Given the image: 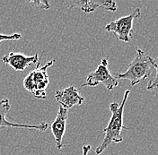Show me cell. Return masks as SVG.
<instances>
[{"instance_id":"9","label":"cell","mask_w":158,"mask_h":155,"mask_svg":"<svg viewBox=\"0 0 158 155\" xmlns=\"http://www.w3.org/2000/svg\"><path fill=\"white\" fill-rule=\"evenodd\" d=\"M68 116H69L68 109L59 107L58 109L57 116L54 119V121L52 122L51 126H50L51 133L54 136L56 148L59 151H60L65 146L62 143V140H63V136L66 132V124H67Z\"/></svg>"},{"instance_id":"5","label":"cell","mask_w":158,"mask_h":155,"mask_svg":"<svg viewBox=\"0 0 158 155\" xmlns=\"http://www.w3.org/2000/svg\"><path fill=\"white\" fill-rule=\"evenodd\" d=\"M100 84H102L108 91H112L118 85V79L113 76L109 70L108 59L106 58H102L97 68L89 74L86 78V83L81 87H95Z\"/></svg>"},{"instance_id":"11","label":"cell","mask_w":158,"mask_h":155,"mask_svg":"<svg viewBox=\"0 0 158 155\" xmlns=\"http://www.w3.org/2000/svg\"><path fill=\"white\" fill-rule=\"evenodd\" d=\"M154 65H155V69H156V75L153 80L149 81L148 87H147L148 91H153L158 88V56L157 58H154Z\"/></svg>"},{"instance_id":"1","label":"cell","mask_w":158,"mask_h":155,"mask_svg":"<svg viewBox=\"0 0 158 155\" xmlns=\"http://www.w3.org/2000/svg\"><path fill=\"white\" fill-rule=\"evenodd\" d=\"M129 93H130L129 90L125 91L124 96L120 104L117 102H112L110 104V110L111 116L107 126L103 129V133H104L103 140L95 150V153L97 155L102 154L112 143L115 144L122 143L123 142V138L121 136L122 129L129 130V128L123 125V112Z\"/></svg>"},{"instance_id":"4","label":"cell","mask_w":158,"mask_h":155,"mask_svg":"<svg viewBox=\"0 0 158 155\" xmlns=\"http://www.w3.org/2000/svg\"><path fill=\"white\" fill-rule=\"evenodd\" d=\"M141 15L139 8H136L130 14L120 17L119 19L109 22L105 26V30L112 32L116 38L124 42H129L133 35V24L135 20L138 19Z\"/></svg>"},{"instance_id":"14","label":"cell","mask_w":158,"mask_h":155,"mask_svg":"<svg viewBox=\"0 0 158 155\" xmlns=\"http://www.w3.org/2000/svg\"><path fill=\"white\" fill-rule=\"evenodd\" d=\"M90 150H91V145H83V148H82V155H88Z\"/></svg>"},{"instance_id":"13","label":"cell","mask_w":158,"mask_h":155,"mask_svg":"<svg viewBox=\"0 0 158 155\" xmlns=\"http://www.w3.org/2000/svg\"><path fill=\"white\" fill-rule=\"evenodd\" d=\"M21 38H22V35L20 33H14L11 35L0 33V42L6 41V40H19Z\"/></svg>"},{"instance_id":"6","label":"cell","mask_w":158,"mask_h":155,"mask_svg":"<svg viewBox=\"0 0 158 155\" xmlns=\"http://www.w3.org/2000/svg\"><path fill=\"white\" fill-rule=\"evenodd\" d=\"M69 8L78 7L85 14H91L98 8L110 11V12H116L117 4L111 0H88V1H69L67 2Z\"/></svg>"},{"instance_id":"8","label":"cell","mask_w":158,"mask_h":155,"mask_svg":"<svg viewBox=\"0 0 158 155\" xmlns=\"http://www.w3.org/2000/svg\"><path fill=\"white\" fill-rule=\"evenodd\" d=\"M2 61L15 71L23 72L30 66L37 65L40 60L38 54H35L34 56H25L22 53L10 52L9 54L2 58Z\"/></svg>"},{"instance_id":"7","label":"cell","mask_w":158,"mask_h":155,"mask_svg":"<svg viewBox=\"0 0 158 155\" xmlns=\"http://www.w3.org/2000/svg\"><path fill=\"white\" fill-rule=\"evenodd\" d=\"M55 99L60 107L66 109H69L74 106L82 105L85 100V98L79 94L78 90L74 85L56 91Z\"/></svg>"},{"instance_id":"10","label":"cell","mask_w":158,"mask_h":155,"mask_svg":"<svg viewBox=\"0 0 158 155\" xmlns=\"http://www.w3.org/2000/svg\"><path fill=\"white\" fill-rule=\"evenodd\" d=\"M11 104L8 99H3L0 100V127H17V128H25V129H33L41 132H45L49 124L46 122H41L40 125H23V124H15L9 122L6 119V116L10 110Z\"/></svg>"},{"instance_id":"3","label":"cell","mask_w":158,"mask_h":155,"mask_svg":"<svg viewBox=\"0 0 158 155\" xmlns=\"http://www.w3.org/2000/svg\"><path fill=\"white\" fill-rule=\"evenodd\" d=\"M40 63V62L39 61L36 68L24 78L23 87L35 98L45 100L47 98L46 90L49 84V78L47 74V69L55 63V60H50L42 67H39Z\"/></svg>"},{"instance_id":"2","label":"cell","mask_w":158,"mask_h":155,"mask_svg":"<svg viewBox=\"0 0 158 155\" xmlns=\"http://www.w3.org/2000/svg\"><path fill=\"white\" fill-rule=\"evenodd\" d=\"M137 56L133 61L128 65L126 72L121 74H116L115 77L117 79L128 80L131 86H136L141 81L147 80L152 70L155 69L154 58L148 56L142 49L136 47Z\"/></svg>"},{"instance_id":"12","label":"cell","mask_w":158,"mask_h":155,"mask_svg":"<svg viewBox=\"0 0 158 155\" xmlns=\"http://www.w3.org/2000/svg\"><path fill=\"white\" fill-rule=\"evenodd\" d=\"M29 3L34 6H39L45 10L50 8V5L48 0H35V1H29Z\"/></svg>"}]
</instances>
